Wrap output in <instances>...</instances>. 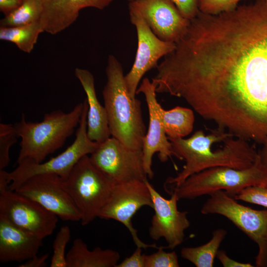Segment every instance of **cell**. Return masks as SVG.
I'll list each match as a JSON object with an SVG mask.
<instances>
[{
    "instance_id": "7402d4cb",
    "label": "cell",
    "mask_w": 267,
    "mask_h": 267,
    "mask_svg": "<svg viewBox=\"0 0 267 267\" xmlns=\"http://www.w3.org/2000/svg\"><path fill=\"white\" fill-rule=\"evenodd\" d=\"M226 234V231L223 228L215 230L212 238L206 244L182 248L180 251L181 257L197 267H212L220 245Z\"/></svg>"
},
{
    "instance_id": "484cf974",
    "label": "cell",
    "mask_w": 267,
    "mask_h": 267,
    "mask_svg": "<svg viewBox=\"0 0 267 267\" xmlns=\"http://www.w3.org/2000/svg\"><path fill=\"white\" fill-rule=\"evenodd\" d=\"M18 136L14 125L0 124V170L8 166L10 162L9 149L17 142Z\"/></svg>"
},
{
    "instance_id": "9a60e30c",
    "label": "cell",
    "mask_w": 267,
    "mask_h": 267,
    "mask_svg": "<svg viewBox=\"0 0 267 267\" xmlns=\"http://www.w3.org/2000/svg\"><path fill=\"white\" fill-rule=\"evenodd\" d=\"M153 202L154 214L149 228L150 237L158 240L163 238L167 243V248L173 249L181 244L184 238V231L190 226L187 212H181L178 208L179 200L175 193L167 199L162 196L146 180Z\"/></svg>"
},
{
    "instance_id": "d6a6232c",
    "label": "cell",
    "mask_w": 267,
    "mask_h": 267,
    "mask_svg": "<svg viewBox=\"0 0 267 267\" xmlns=\"http://www.w3.org/2000/svg\"><path fill=\"white\" fill-rule=\"evenodd\" d=\"M48 254H45L40 256L37 255L32 258L26 261L24 263L18 266L19 267H44L47 265L46 261Z\"/></svg>"
},
{
    "instance_id": "5b68a950",
    "label": "cell",
    "mask_w": 267,
    "mask_h": 267,
    "mask_svg": "<svg viewBox=\"0 0 267 267\" xmlns=\"http://www.w3.org/2000/svg\"><path fill=\"white\" fill-rule=\"evenodd\" d=\"M251 186L267 187V171L259 155L251 167L237 169L228 167H216L195 173L178 186L169 190L179 199H192L219 190L234 197L242 190Z\"/></svg>"
},
{
    "instance_id": "cb8c5ba5",
    "label": "cell",
    "mask_w": 267,
    "mask_h": 267,
    "mask_svg": "<svg viewBox=\"0 0 267 267\" xmlns=\"http://www.w3.org/2000/svg\"><path fill=\"white\" fill-rule=\"evenodd\" d=\"M42 12L39 0H23L20 6L0 20V27H16L39 21Z\"/></svg>"
},
{
    "instance_id": "e0dca14e",
    "label": "cell",
    "mask_w": 267,
    "mask_h": 267,
    "mask_svg": "<svg viewBox=\"0 0 267 267\" xmlns=\"http://www.w3.org/2000/svg\"><path fill=\"white\" fill-rule=\"evenodd\" d=\"M42 6L40 19L44 32L57 34L78 19L80 11L87 7L103 9L113 0H39Z\"/></svg>"
},
{
    "instance_id": "52a82bcc",
    "label": "cell",
    "mask_w": 267,
    "mask_h": 267,
    "mask_svg": "<svg viewBox=\"0 0 267 267\" xmlns=\"http://www.w3.org/2000/svg\"><path fill=\"white\" fill-rule=\"evenodd\" d=\"M83 103V111L73 143L63 152L45 162L36 163L25 159L17 163V167L12 172L4 171L9 189L14 191L28 179L40 174L56 175L64 180L83 156L91 154L96 149L98 143L91 140L87 134L88 104L86 98Z\"/></svg>"
},
{
    "instance_id": "7c38bea8",
    "label": "cell",
    "mask_w": 267,
    "mask_h": 267,
    "mask_svg": "<svg viewBox=\"0 0 267 267\" xmlns=\"http://www.w3.org/2000/svg\"><path fill=\"white\" fill-rule=\"evenodd\" d=\"M14 191L33 200L65 221L80 222V214L62 179L59 176L43 174L33 176Z\"/></svg>"
},
{
    "instance_id": "5bb4252c",
    "label": "cell",
    "mask_w": 267,
    "mask_h": 267,
    "mask_svg": "<svg viewBox=\"0 0 267 267\" xmlns=\"http://www.w3.org/2000/svg\"><path fill=\"white\" fill-rule=\"evenodd\" d=\"M129 10L141 17L153 33L165 42L177 43L190 22L172 0H135L129 2Z\"/></svg>"
},
{
    "instance_id": "ac0fdd59",
    "label": "cell",
    "mask_w": 267,
    "mask_h": 267,
    "mask_svg": "<svg viewBox=\"0 0 267 267\" xmlns=\"http://www.w3.org/2000/svg\"><path fill=\"white\" fill-rule=\"evenodd\" d=\"M43 239L0 214V262H23L36 256Z\"/></svg>"
},
{
    "instance_id": "44dd1931",
    "label": "cell",
    "mask_w": 267,
    "mask_h": 267,
    "mask_svg": "<svg viewBox=\"0 0 267 267\" xmlns=\"http://www.w3.org/2000/svg\"><path fill=\"white\" fill-rule=\"evenodd\" d=\"M159 112L168 138H183L192 132L194 123V115L191 109L177 106L166 110L160 105Z\"/></svg>"
},
{
    "instance_id": "e575fe53",
    "label": "cell",
    "mask_w": 267,
    "mask_h": 267,
    "mask_svg": "<svg viewBox=\"0 0 267 267\" xmlns=\"http://www.w3.org/2000/svg\"><path fill=\"white\" fill-rule=\"evenodd\" d=\"M260 161L267 171V140L263 143V146L258 152Z\"/></svg>"
},
{
    "instance_id": "f546056e",
    "label": "cell",
    "mask_w": 267,
    "mask_h": 267,
    "mask_svg": "<svg viewBox=\"0 0 267 267\" xmlns=\"http://www.w3.org/2000/svg\"><path fill=\"white\" fill-rule=\"evenodd\" d=\"M182 16L190 20L199 12L197 0H172Z\"/></svg>"
},
{
    "instance_id": "ffe728a7",
    "label": "cell",
    "mask_w": 267,
    "mask_h": 267,
    "mask_svg": "<svg viewBox=\"0 0 267 267\" xmlns=\"http://www.w3.org/2000/svg\"><path fill=\"white\" fill-rule=\"evenodd\" d=\"M67 267H116L120 259L116 251L97 247L92 250L80 238H76L66 256Z\"/></svg>"
},
{
    "instance_id": "d590c367",
    "label": "cell",
    "mask_w": 267,
    "mask_h": 267,
    "mask_svg": "<svg viewBox=\"0 0 267 267\" xmlns=\"http://www.w3.org/2000/svg\"><path fill=\"white\" fill-rule=\"evenodd\" d=\"M128 0L129 2H130L134 1V0Z\"/></svg>"
},
{
    "instance_id": "2e32d148",
    "label": "cell",
    "mask_w": 267,
    "mask_h": 267,
    "mask_svg": "<svg viewBox=\"0 0 267 267\" xmlns=\"http://www.w3.org/2000/svg\"><path fill=\"white\" fill-rule=\"evenodd\" d=\"M142 93L147 103L149 122L147 133L143 138L142 148L143 165L147 177L152 179L154 172L152 169V158L158 153L162 162L168 161L174 156L172 145L166 134L159 112L161 105L156 99V86L147 78H144L137 88L136 94Z\"/></svg>"
},
{
    "instance_id": "30bf717a",
    "label": "cell",
    "mask_w": 267,
    "mask_h": 267,
    "mask_svg": "<svg viewBox=\"0 0 267 267\" xmlns=\"http://www.w3.org/2000/svg\"><path fill=\"white\" fill-rule=\"evenodd\" d=\"M147 179L133 180L115 184L98 218L112 219L122 223L130 232L136 247L144 249L148 248L158 249L160 246L155 244H146L139 239L137 230L132 222L133 216L141 208L148 206L153 208L150 191L146 183Z\"/></svg>"
},
{
    "instance_id": "d4e9b609",
    "label": "cell",
    "mask_w": 267,
    "mask_h": 267,
    "mask_svg": "<svg viewBox=\"0 0 267 267\" xmlns=\"http://www.w3.org/2000/svg\"><path fill=\"white\" fill-rule=\"evenodd\" d=\"M71 238V230L67 225L62 226L53 241V255L50 267H67L65 249Z\"/></svg>"
},
{
    "instance_id": "8fae6325",
    "label": "cell",
    "mask_w": 267,
    "mask_h": 267,
    "mask_svg": "<svg viewBox=\"0 0 267 267\" xmlns=\"http://www.w3.org/2000/svg\"><path fill=\"white\" fill-rule=\"evenodd\" d=\"M89 158L93 165L115 184L147 179L143 168L142 150L129 148L113 137L98 143Z\"/></svg>"
},
{
    "instance_id": "4fadbf2b",
    "label": "cell",
    "mask_w": 267,
    "mask_h": 267,
    "mask_svg": "<svg viewBox=\"0 0 267 267\" xmlns=\"http://www.w3.org/2000/svg\"><path fill=\"white\" fill-rule=\"evenodd\" d=\"M131 23L136 29L137 47L135 59L130 71L125 75L131 96L135 98L138 84L144 75L156 68L159 60L175 48L176 43L164 41L157 37L141 17L129 12Z\"/></svg>"
},
{
    "instance_id": "4dcf8cb0",
    "label": "cell",
    "mask_w": 267,
    "mask_h": 267,
    "mask_svg": "<svg viewBox=\"0 0 267 267\" xmlns=\"http://www.w3.org/2000/svg\"><path fill=\"white\" fill-rule=\"evenodd\" d=\"M142 248L136 247L133 253L118 263L116 267H145Z\"/></svg>"
},
{
    "instance_id": "603a6c76",
    "label": "cell",
    "mask_w": 267,
    "mask_h": 267,
    "mask_svg": "<svg viewBox=\"0 0 267 267\" xmlns=\"http://www.w3.org/2000/svg\"><path fill=\"white\" fill-rule=\"evenodd\" d=\"M44 32L40 21L19 26L0 27V39L12 43L21 51L30 53Z\"/></svg>"
},
{
    "instance_id": "8992f818",
    "label": "cell",
    "mask_w": 267,
    "mask_h": 267,
    "mask_svg": "<svg viewBox=\"0 0 267 267\" xmlns=\"http://www.w3.org/2000/svg\"><path fill=\"white\" fill-rule=\"evenodd\" d=\"M63 183L78 209L82 225L98 218L115 185L93 165L88 155L77 162Z\"/></svg>"
},
{
    "instance_id": "ba28073f",
    "label": "cell",
    "mask_w": 267,
    "mask_h": 267,
    "mask_svg": "<svg viewBox=\"0 0 267 267\" xmlns=\"http://www.w3.org/2000/svg\"><path fill=\"white\" fill-rule=\"evenodd\" d=\"M209 195L201 213L219 214L230 220L258 246L256 266L267 267V210H255L240 204L222 190Z\"/></svg>"
},
{
    "instance_id": "f1b7e54d",
    "label": "cell",
    "mask_w": 267,
    "mask_h": 267,
    "mask_svg": "<svg viewBox=\"0 0 267 267\" xmlns=\"http://www.w3.org/2000/svg\"><path fill=\"white\" fill-rule=\"evenodd\" d=\"M234 198L236 200H241L267 208V187L249 186L242 190Z\"/></svg>"
},
{
    "instance_id": "7a4b0ae2",
    "label": "cell",
    "mask_w": 267,
    "mask_h": 267,
    "mask_svg": "<svg viewBox=\"0 0 267 267\" xmlns=\"http://www.w3.org/2000/svg\"><path fill=\"white\" fill-rule=\"evenodd\" d=\"M232 136L218 129L208 134L197 131L188 138H168L174 156L184 160L185 164L176 176L167 179L165 189L178 186L189 176L209 168L224 166L244 169L252 166L258 152L247 140Z\"/></svg>"
},
{
    "instance_id": "9c48e42d",
    "label": "cell",
    "mask_w": 267,
    "mask_h": 267,
    "mask_svg": "<svg viewBox=\"0 0 267 267\" xmlns=\"http://www.w3.org/2000/svg\"><path fill=\"white\" fill-rule=\"evenodd\" d=\"M0 173V214L43 239L51 235L58 217L35 201L9 189L4 173Z\"/></svg>"
},
{
    "instance_id": "836d02e7",
    "label": "cell",
    "mask_w": 267,
    "mask_h": 267,
    "mask_svg": "<svg viewBox=\"0 0 267 267\" xmlns=\"http://www.w3.org/2000/svg\"><path fill=\"white\" fill-rule=\"evenodd\" d=\"M23 0H0V10L5 15L17 8Z\"/></svg>"
},
{
    "instance_id": "277c9868",
    "label": "cell",
    "mask_w": 267,
    "mask_h": 267,
    "mask_svg": "<svg viewBox=\"0 0 267 267\" xmlns=\"http://www.w3.org/2000/svg\"><path fill=\"white\" fill-rule=\"evenodd\" d=\"M83 108V102L68 113L54 110L45 114L39 122L27 121L23 114L20 121L14 125L21 138L17 163L25 159L42 163L62 147L79 126Z\"/></svg>"
},
{
    "instance_id": "1f68e13d",
    "label": "cell",
    "mask_w": 267,
    "mask_h": 267,
    "mask_svg": "<svg viewBox=\"0 0 267 267\" xmlns=\"http://www.w3.org/2000/svg\"><path fill=\"white\" fill-rule=\"evenodd\" d=\"M216 257L224 267H253L249 263H243L230 259L223 250L218 251Z\"/></svg>"
},
{
    "instance_id": "3957f363",
    "label": "cell",
    "mask_w": 267,
    "mask_h": 267,
    "mask_svg": "<svg viewBox=\"0 0 267 267\" xmlns=\"http://www.w3.org/2000/svg\"><path fill=\"white\" fill-rule=\"evenodd\" d=\"M106 74L102 95L110 134L129 148L142 150L146 133L141 102L131 96L123 67L112 54L108 57Z\"/></svg>"
},
{
    "instance_id": "d6986e66",
    "label": "cell",
    "mask_w": 267,
    "mask_h": 267,
    "mask_svg": "<svg viewBox=\"0 0 267 267\" xmlns=\"http://www.w3.org/2000/svg\"><path fill=\"white\" fill-rule=\"evenodd\" d=\"M75 74L87 96L88 136L91 140L100 143L111 135L106 109L97 97L94 79L91 73L87 69L76 68Z\"/></svg>"
},
{
    "instance_id": "83f0119b",
    "label": "cell",
    "mask_w": 267,
    "mask_h": 267,
    "mask_svg": "<svg viewBox=\"0 0 267 267\" xmlns=\"http://www.w3.org/2000/svg\"><path fill=\"white\" fill-rule=\"evenodd\" d=\"M241 0H197L200 12L209 15H218L234 10Z\"/></svg>"
},
{
    "instance_id": "4316f807",
    "label": "cell",
    "mask_w": 267,
    "mask_h": 267,
    "mask_svg": "<svg viewBox=\"0 0 267 267\" xmlns=\"http://www.w3.org/2000/svg\"><path fill=\"white\" fill-rule=\"evenodd\" d=\"M164 246H160L157 251L150 254H144L145 267H178V257L175 251L167 252Z\"/></svg>"
},
{
    "instance_id": "6da1fadb",
    "label": "cell",
    "mask_w": 267,
    "mask_h": 267,
    "mask_svg": "<svg viewBox=\"0 0 267 267\" xmlns=\"http://www.w3.org/2000/svg\"><path fill=\"white\" fill-rule=\"evenodd\" d=\"M158 93L183 99L232 136L267 140V0L199 12L157 67Z\"/></svg>"
}]
</instances>
